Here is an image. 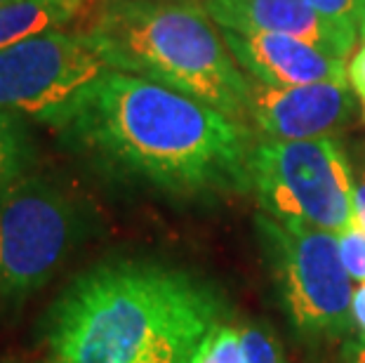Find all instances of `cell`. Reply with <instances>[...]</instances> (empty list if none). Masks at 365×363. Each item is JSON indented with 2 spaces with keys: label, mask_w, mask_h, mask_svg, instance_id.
I'll use <instances>...</instances> for the list:
<instances>
[{
  "label": "cell",
  "mask_w": 365,
  "mask_h": 363,
  "mask_svg": "<svg viewBox=\"0 0 365 363\" xmlns=\"http://www.w3.org/2000/svg\"><path fill=\"white\" fill-rule=\"evenodd\" d=\"M59 133L108 173L177 198L250 187V146L238 121L184 92L108 68Z\"/></svg>",
  "instance_id": "cell-1"
},
{
  "label": "cell",
  "mask_w": 365,
  "mask_h": 363,
  "mask_svg": "<svg viewBox=\"0 0 365 363\" xmlns=\"http://www.w3.org/2000/svg\"><path fill=\"white\" fill-rule=\"evenodd\" d=\"M217 319L215 290L191 274L113 260L68 283L45 339L52 363H193Z\"/></svg>",
  "instance_id": "cell-2"
},
{
  "label": "cell",
  "mask_w": 365,
  "mask_h": 363,
  "mask_svg": "<svg viewBox=\"0 0 365 363\" xmlns=\"http://www.w3.org/2000/svg\"><path fill=\"white\" fill-rule=\"evenodd\" d=\"M85 34L108 68L184 92L240 121L250 81L200 0H95Z\"/></svg>",
  "instance_id": "cell-3"
},
{
  "label": "cell",
  "mask_w": 365,
  "mask_h": 363,
  "mask_svg": "<svg viewBox=\"0 0 365 363\" xmlns=\"http://www.w3.org/2000/svg\"><path fill=\"white\" fill-rule=\"evenodd\" d=\"M250 187L276 220L341 234L356 218V182L332 137L259 142L250 151Z\"/></svg>",
  "instance_id": "cell-4"
},
{
  "label": "cell",
  "mask_w": 365,
  "mask_h": 363,
  "mask_svg": "<svg viewBox=\"0 0 365 363\" xmlns=\"http://www.w3.org/2000/svg\"><path fill=\"white\" fill-rule=\"evenodd\" d=\"M257 227L294 328L312 337L344 335L354 326V279L341 262L337 234L264 213Z\"/></svg>",
  "instance_id": "cell-5"
},
{
  "label": "cell",
  "mask_w": 365,
  "mask_h": 363,
  "mask_svg": "<svg viewBox=\"0 0 365 363\" xmlns=\"http://www.w3.org/2000/svg\"><path fill=\"white\" fill-rule=\"evenodd\" d=\"M81 236L78 208L57 184L24 175L0 194V302L17 305L48 283Z\"/></svg>",
  "instance_id": "cell-6"
},
{
  "label": "cell",
  "mask_w": 365,
  "mask_h": 363,
  "mask_svg": "<svg viewBox=\"0 0 365 363\" xmlns=\"http://www.w3.org/2000/svg\"><path fill=\"white\" fill-rule=\"evenodd\" d=\"M108 71L85 29H52L0 50V109L61 128L85 90Z\"/></svg>",
  "instance_id": "cell-7"
},
{
  "label": "cell",
  "mask_w": 365,
  "mask_h": 363,
  "mask_svg": "<svg viewBox=\"0 0 365 363\" xmlns=\"http://www.w3.org/2000/svg\"><path fill=\"white\" fill-rule=\"evenodd\" d=\"M354 109L346 83L264 85L250 81L247 116L267 140H318L344 126Z\"/></svg>",
  "instance_id": "cell-8"
},
{
  "label": "cell",
  "mask_w": 365,
  "mask_h": 363,
  "mask_svg": "<svg viewBox=\"0 0 365 363\" xmlns=\"http://www.w3.org/2000/svg\"><path fill=\"white\" fill-rule=\"evenodd\" d=\"M222 41L240 71L264 85H309L346 83L344 61L325 55L299 38L267 31L222 29Z\"/></svg>",
  "instance_id": "cell-9"
},
{
  "label": "cell",
  "mask_w": 365,
  "mask_h": 363,
  "mask_svg": "<svg viewBox=\"0 0 365 363\" xmlns=\"http://www.w3.org/2000/svg\"><path fill=\"white\" fill-rule=\"evenodd\" d=\"M200 5L220 29L292 36L337 59H344L359 38L356 31L323 19L304 0H200Z\"/></svg>",
  "instance_id": "cell-10"
},
{
  "label": "cell",
  "mask_w": 365,
  "mask_h": 363,
  "mask_svg": "<svg viewBox=\"0 0 365 363\" xmlns=\"http://www.w3.org/2000/svg\"><path fill=\"white\" fill-rule=\"evenodd\" d=\"M95 0H12L0 5V50L43 31L64 29Z\"/></svg>",
  "instance_id": "cell-11"
},
{
  "label": "cell",
  "mask_w": 365,
  "mask_h": 363,
  "mask_svg": "<svg viewBox=\"0 0 365 363\" xmlns=\"http://www.w3.org/2000/svg\"><path fill=\"white\" fill-rule=\"evenodd\" d=\"M34 163V142L21 116L0 109V194L29 175Z\"/></svg>",
  "instance_id": "cell-12"
},
{
  "label": "cell",
  "mask_w": 365,
  "mask_h": 363,
  "mask_svg": "<svg viewBox=\"0 0 365 363\" xmlns=\"http://www.w3.org/2000/svg\"><path fill=\"white\" fill-rule=\"evenodd\" d=\"M193 363H245L240 330L231 326H217L207 335Z\"/></svg>",
  "instance_id": "cell-13"
},
{
  "label": "cell",
  "mask_w": 365,
  "mask_h": 363,
  "mask_svg": "<svg viewBox=\"0 0 365 363\" xmlns=\"http://www.w3.org/2000/svg\"><path fill=\"white\" fill-rule=\"evenodd\" d=\"M337 243L349 276L356 283H363L365 281V227L359 222V218H354V222L341 234H337Z\"/></svg>",
  "instance_id": "cell-14"
},
{
  "label": "cell",
  "mask_w": 365,
  "mask_h": 363,
  "mask_svg": "<svg viewBox=\"0 0 365 363\" xmlns=\"http://www.w3.org/2000/svg\"><path fill=\"white\" fill-rule=\"evenodd\" d=\"M240 342H243L245 363H285L283 349L274 333L259 326L240 328Z\"/></svg>",
  "instance_id": "cell-15"
},
{
  "label": "cell",
  "mask_w": 365,
  "mask_h": 363,
  "mask_svg": "<svg viewBox=\"0 0 365 363\" xmlns=\"http://www.w3.org/2000/svg\"><path fill=\"white\" fill-rule=\"evenodd\" d=\"M304 3L323 19L359 34L361 21L365 17V0H304Z\"/></svg>",
  "instance_id": "cell-16"
},
{
  "label": "cell",
  "mask_w": 365,
  "mask_h": 363,
  "mask_svg": "<svg viewBox=\"0 0 365 363\" xmlns=\"http://www.w3.org/2000/svg\"><path fill=\"white\" fill-rule=\"evenodd\" d=\"M346 78H349V85L354 88V92L359 95L361 99L365 97V41L359 50H356V55L349 61V68H346Z\"/></svg>",
  "instance_id": "cell-17"
},
{
  "label": "cell",
  "mask_w": 365,
  "mask_h": 363,
  "mask_svg": "<svg viewBox=\"0 0 365 363\" xmlns=\"http://www.w3.org/2000/svg\"><path fill=\"white\" fill-rule=\"evenodd\" d=\"M351 319L354 326L365 335V281L354 288V300H351Z\"/></svg>",
  "instance_id": "cell-18"
},
{
  "label": "cell",
  "mask_w": 365,
  "mask_h": 363,
  "mask_svg": "<svg viewBox=\"0 0 365 363\" xmlns=\"http://www.w3.org/2000/svg\"><path fill=\"white\" fill-rule=\"evenodd\" d=\"M356 218L365 227V175L356 182Z\"/></svg>",
  "instance_id": "cell-19"
},
{
  "label": "cell",
  "mask_w": 365,
  "mask_h": 363,
  "mask_svg": "<svg viewBox=\"0 0 365 363\" xmlns=\"http://www.w3.org/2000/svg\"><path fill=\"white\" fill-rule=\"evenodd\" d=\"M349 354H351V363H365V339L349 347Z\"/></svg>",
  "instance_id": "cell-20"
},
{
  "label": "cell",
  "mask_w": 365,
  "mask_h": 363,
  "mask_svg": "<svg viewBox=\"0 0 365 363\" xmlns=\"http://www.w3.org/2000/svg\"><path fill=\"white\" fill-rule=\"evenodd\" d=\"M359 38H363V41H365V17H363V21H361V29H359Z\"/></svg>",
  "instance_id": "cell-21"
},
{
  "label": "cell",
  "mask_w": 365,
  "mask_h": 363,
  "mask_svg": "<svg viewBox=\"0 0 365 363\" xmlns=\"http://www.w3.org/2000/svg\"><path fill=\"white\" fill-rule=\"evenodd\" d=\"M5 3H12V0H0V5H5Z\"/></svg>",
  "instance_id": "cell-22"
},
{
  "label": "cell",
  "mask_w": 365,
  "mask_h": 363,
  "mask_svg": "<svg viewBox=\"0 0 365 363\" xmlns=\"http://www.w3.org/2000/svg\"><path fill=\"white\" fill-rule=\"evenodd\" d=\"M363 116H365V97H363Z\"/></svg>",
  "instance_id": "cell-23"
}]
</instances>
